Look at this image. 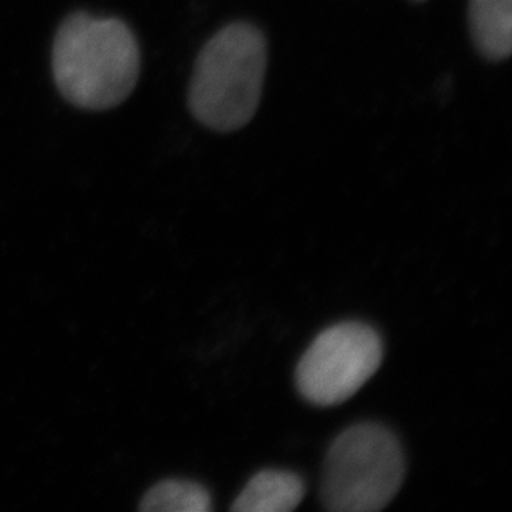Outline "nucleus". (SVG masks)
<instances>
[{"label": "nucleus", "instance_id": "obj_7", "mask_svg": "<svg viewBox=\"0 0 512 512\" xmlns=\"http://www.w3.org/2000/svg\"><path fill=\"white\" fill-rule=\"evenodd\" d=\"M213 509L211 494L201 484L188 479H165L146 491L140 511L208 512Z\"/></svg>", "mask_w": 512, "mask_h": 512}, {"label": "nucleus", "instance_id": "obj_3", "mask_svg": "<svg viewBox=\"0 0 512 512\" xmlns=\"http://www.w3.org/2000/svg\"><path fill=\"white\" fill-rule=\"evenodd\" d=\"M405 455L387 426L358 423L330 445L322 474V503L335 512L380 511L400 491Z\"/></svg>", "mask_w": 512, "mask_h": 512}, {"label": "nucleus", "instance_id": "obj_1", "mask_svg": "<svg viewBox=\"0 0 512 512\" xmlns=\"http://www.w3.org/2000/svg\"><path fill=\"white\" fill-rule=\"evenodd\" d=\"M140 45L115 17L73 12L55 34L52 72L58 92L73 107L105 112L125 102L140 78Z\"/></svg>", "mask_w": 512, "mask_h": 512}, {"label": "nucleus", "instance_id": "obj_2", "mask_svg": "<svg viewBox=\"0 0 512 512\" xmlns=\"http://www.w3.org/2000/svg\"><path fill=\"white\" fill-rule=\"evenodd\" d=\"M266 68L267 42L261 30L249 22L226 25L196 58L189 110L211 130H241L259 108Z\"/></svg>", "mask_w": 512, "mask_h": 512}, {"label": "nucleus", "instance_id": "obj_5", "mask_svg": "<svg viewBox=\"0 0 512 512\" xmlns=\"http://www.w3.org/2000/svg\"><path fill=\"white\" fill-rule=\"evenodd\" d=\"M304 481L295 473L266 469L246 484L232 504L236 512H290L304 499Z\"/></svg>", "mask_w": 512, "mask_h": 512}, {"label": "nucleus", "instance_id": "obj_8", "mask_svg": "<svg viewBox=\"0 0 512 512\" xmlns=\"http://www.w3.org/2000/svg\"><path fill=\"white\" fill-rule=\"evenodd\" d=\"M413 2H416V4H421V2H426V0H413Z\"/></svg>", "mask_w": 512, "mask_h": 512}, {"label": "nucleus", "instance_id": "obj_4", "mask_svg": "<svg viewBox=\"0 0 512 512\" xmlns=\"http://www.w3.org/2000/svg\"><path fill=\"white\" fill-rule=\"evenodd\" d=\"M382 360V339L370 325L342 322L324 330L307 348L295 382L310 403L339 405L377 373Z\"/></svg>", "mask_w": 512, "mask_h": 512}, {"label": "nucleus", "instance_id": "obj_6", "mask_svg": "<svg viewBox=\"0 0 512 512\" xmlns=\"http://www.w3.org/2000/svg\"><path fill=\"white\" fill-rule=\"evenodd\" d=\"M471 39L481 57L501 62L512 52V0H469Z\"/></svg>", "mask_w": 512, "mask_h": 512}]
</instances>
